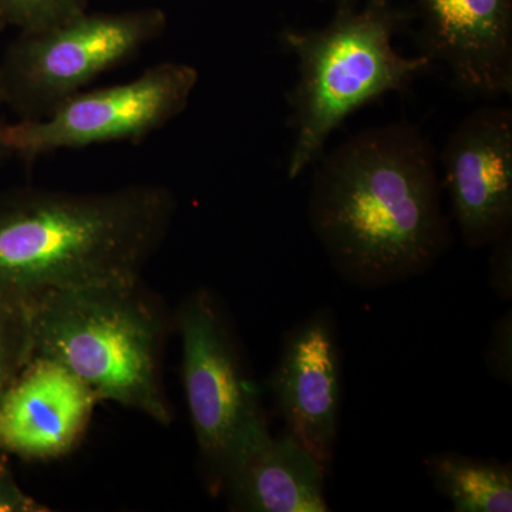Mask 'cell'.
Masks as SVG:
<instances>
[{
  "label": "cell",
  "mask_w": 512,
  "mask_h": 512,
  "mask_svg": "<svg viewBox=\"0 0 512 512\" xmlns=\"http://www.w3.org/2000/svg\"><path fill=\"white\" fill-rule=\"evenodd\" d=\"M200 73L164 62L130 82L83 90L43 119L0 123V154L25 161L100 144L140 143L187 110Z\"/></svg>",
  "instance_id": "cell-7"
},
{
  "label": "cell",
  "mask_w": 512,
  "mask_h": 512,
  "mask_svg": "<svg viewBox=\"0 0 512 512\" xmlns=\"http://www.w3.org/2000/svg\"><path fill=\"white\" fill-rule=\"evenodd\" d=\"M269 387L286 433L328 471L342 407V350L332 309L313 312L286 335Z\"/></svg>",
  "instance_id": "cell-9"
},
{
  "label": "cell",
  "mask_w": 512,
  "mask_h": 512,
  "mask_svg": "<svg viewBox=\"0 0 512 512\" xmlns=\"http://www.w3.org/2000/svg\"><path fill=\"white\" fill-rule=\"evenodd\" d=\"M177 214L174 192L19 188L0 195V309L50 292L136 284Z\"/></svg>",
  "instance_id": "cell-2"
},
{
  "label": "cell",
  "mask_w": 512,
  "mask_h": 512,
  "mask_svg": "<svg viewBox=\"0 0 512 512\" xmlns=\"http://www.w3.org/2000/svg\"><path fill=\"white\" fill-rule=\"evenodd\" d=\"M3 106H5V101H3L2 90H0V109H2Z\"/></svg>",
  "instance_id": "cell-20"
},
{
  "label": "cell",
  "mask_w": 512,
  "mask_h": 512,
  "mask_svg": "<svg viewBox=\"0 0 512 512\" xmlns=\"http://www.w3.org/2000/svg\"><path fill=\"white\" fill-rule=\"evenodd\" d=\"M6 28L5 20H3L2 16H0V30Z\"/></svg>",
  "instance_id": "cell-19"
},
{
  "label": "cell",
  "mask_w": 512,
  "mask_h": 512,
  "mask_svg": "<svg viewBox=\"0 0 512 512\" xmlns=\"http://www.w3.org/2000/svg\"><path fill=\"white\" fill-rule=\"evenodd\" d=\"M160 8L89 13L20 32L0 60L5 106L20 120L49 116L103 73L128 62L167 30Z\"/></svg>",
  "instance_id": "cell-6"
},
{
  "label": "cell",
  "mask_w": 512,
  "mask_h": 512,
  "mask_svg": "<svg viewBox=\"0 0 512 512\" xmlns=\"http://www.w3.org/2000/svg\"><path fill=\"white\" fill-rule=\"evenodd\" d=\"M419 55L440 63L463 96L512 93V0H416Z\"/></svg>",
  "instance_id": "cell-10"
},
{
  "label": "cell",
  "mask_w": 512,
  "mask_h": 512,
  "mask_svg": "<svg viewBox=\"0 0 512 512\" xmlns=\"http://www.w3.org/2000/svg\"><path fill=\"white\" fill-rule=\"evenodd\" d=\"M412 13L393 0H336L328 25L320 29L286 26L278 40L298 64V80L288 93V127L293 133L289 180L305 173L325 151L330 136L346 120L380 97L406 93L434 64L404 56L394 37Z\"/></svg>",
  "instance_id": "cell-3"
},
{
  "label": "cell",
  "mask_w": 512,
  "mask_h": 512,
  "mask_svg": "<svg viewBox=\"0 0 512 512\" xmlns=\"http://www.w3.org/2000/svg\"><path fill=\"white\" fill-rule=\"evenodd\" d=\"M426 471L456 512H511V464L458 453L427 457Z\"/></svg>",
  "instance_id": "cell-13"
},
{
  "label": "cell",
  "mask_w": 512,
  "mask_h": 512,
  "mask_svg": "<svg viewBox=\"0 0 512 512\" xmlns=\"http://www.w3.org/2000/svg\"><path fill=\"white\" fill-rule=\"evenodd\" d=\"M441 184L464 244L491 247L512 231V111L480 107L460 121L439 156Z\"/></svg>",
  "instance_id": "cell-8"
},
{
  "label": "cell",
  "mask_w": 512,
  "mask_h": 512,
  "mask_svg": "<svg viewBox=\"0 0 512 512\" xmlns=\"http://www.w3.org/2000/svg\"><path fill=\"white\" fill-rule=\"evenodd\" d=\"M45 511H49V508L23 493L12 473L0 461V512Z\"/></svg>",
  "instance_id": "cell-18"
},
{
  "label": "cell",
  "mask_w": 512,
  "mask_h": 512,
  "mask_svg": "<svg viewBox=\"0 0 512 512\" xmlns=\"http://www.w3.org/2000/svg\"><path fill=\"white\" fill-rule=\"evenodd\" d=\"M30 357L28 308L0 309V403Z\"/></svg>",
  "instance_id": "cell-14"
},
{
  "label": "cell",
  "mask_w": 512,
  "mask_h": 512,
  "mask_svg": "<svg viewBox=\"0 0 512 512\" xmlns=\"http://www.w3.org/2000/svg\"><path fill=\"white\" fill-rule=\"evenodd\" d=\"M183 383L198 453L211 490L271 439L258 390L214 293L197 289L181 303Z\"/></svg>",
  "instance_id": "cell-5"
},
{
  "label": "cell",
  "mask_w": 512,
  "mask_h": 512,
  "mask_svg": "<svg viewBox=\"0 0 512 512\" xmlns=\"http://www.w3.org/2000/svg\"><path fill=\"white\" fill-rule=\"evenodd\" d=\"M328 471L288 433L272 436L245 457L222 484L231 510L326 512Z\"/></svg>",
  "instance_id": "cell-12"
},
{
  "label": "cell",
  "mask_w": 512,
  "mask_h": 512,
  "mask_svg": "<svg viewBox=\"0 0 512 512\" xmlns=\"http://www.w3.org/2000/svg\"><path fill=\"white\" fill-rule=\"evenodd\" d=\"M89 0H0V16L6 26L20 32L59 25L87 12Z\"/></svg>",
  "instance_id": "cell-15"
},
{
  "label": "cell",
  "mask_w": 512,
  "mask_h": 512,
  "mask_svg": "<svg viewBox=\"0 0 512 512\" xmlns=\"http://www.w3.org/2000/svg\"><path fill=\"white\" fill-rule=\"evenodd\" d=\"M490 255L488 282L498 298L510 302L512 299V231L497 239Z\"/></svg>",
  "instance_id": "cell-17"
},
{
  "label": "cell",
  "mask_w": 512,
  "mask_h": 512,
  "mask_svg": "<svg viewBox=\"0 0 512 512\" xmlns=\"http://www.w3.org/2000/svg\"><path fill=\"white\" fill-rule=\"evenodd\" d=\"M484 363L488 373L498 382H512V312H505L491 328L484 349Z\"/></svg>",
  "instance_id": "cell-16"
},
{
  "label": "cell",
  "mask_w": 512,
  "mask_h": 512,
  "mask_svg": "<svg viewBox=\"0 0 512 512\" xmlns=\"http://www.w3.org/2000/svg\"><path fill=\"white\" fill-rule=\"evenodd\" d=\"M96 404L66 367L32 356L0 403V451L29 460L66 456L89 429Z\"/></svg>",
  "instance_id": "cell-11"
},
{
  "label": "cell",
  "mask_w": 512,
  "mask_h": 512,
  "mask_svg": "<svg viewBox=\"0 0 512 512\" xmlns=\"http://www.w3.org/2000/svg\"><path fill=\"white\" fill-rule=\"evenodd\" d=\"M28 312L32 356L66 367L99 403L173 421L161 382L167 316L141 282L45 293Z\"/></svg>",
  "instance_id": "cell-4"
},
{
  "label": "cell",
  "mask_w": 512,
  "mask_h": 512,
  "mask_svg": "<svg viewBox=\"0 0 512 512\" xmlns=\"http://www.w3.org/2000/svg\"><path fill=\"white\" fill-rule=\"evenodd\" d=\"M439 154L416 124L365 128L313 163L308 221L336 274L363 289L427 274L453 244Z\"/></svg>",
  "instance_id": "cell-1"
}]
</instances>
